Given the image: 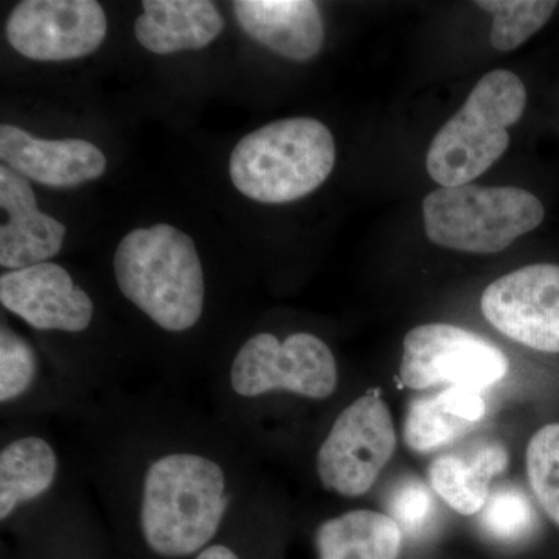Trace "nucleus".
<instances>
[{
  "mask_svg": "<svg viewBox=\"0 0 559 559\" xmlns=\"http://www.w3.org/2000/svg\"><path fill=\"white\" fill-rule=\"evenodd\" d=\"M314 544L318 559H399L403 532L389 514L352 510L323 521Z\"/></svg>",
  "mask_w": 559,
  "mask_h": 559,
  "instance_id": "aec40b11",
  "label": "nucleus"
},
{
  "mask_svg": "<svg viewBox=\"0 0 559 559\" xmlns=\"http://www.w3.org/2000/svg\"><path fill=\"white\" fill-rule=\"evenodd\" d=\"M509 465V452L496 441L468 452H450L430 463L429 485L439 498L463 516L480 513L491 495V481Z\"/></svg>",
  "mask_w": 559,
  "mask_h": 559,
  "instance_id": "6ab92c4d",
  "label": "nucleus"
},
{
  "mask_svg": "<svg viewBox=\"0 0 559 559\" xmlns=\"http://www.w3.org/2000/svg\"><path fill=\"white\" fill-rule=\"evenodd\" d=\"M535 510L520 488L500 487L491 491L480 511V527L499 543H518L528 535Z\"/></svg>",
  "mask_w": 559,
  "mask_h": 559,
  "instance_id": "5701e85b",
  "label": "nucleus"
},
{
  "mask_svg": "<svg viewBox=\"0 0 559 559\" xmlns=\"http://www.w3.org/2000/svg\"><path fill=\"white\" fill-rule=\"evenodd\" d=\"M0 159L25 179L55 189H69L100 178L106 156L81 139L43 140L11 124L0 127Z\"/></svg>",
  "mask_w": 559,
  "mask_h": 559,
  "instance_id": "4468645a",
  "label": "nucleus"
},
{
  "mask_svg": "<svg viewBox=\"0 0 559 559\" xmlns=\"http://www.w3.org/2000/svg\"><path fill=\"white\" fill-rule=\"evenodd\" d=\"M479 9L492 14L491 44L496 50L511 51L532 38L549 22L558 2L546 0H484Z\"/></svg>",
  "mask_w": 559,
  "mask_h": 559,
  "instance_id": "412c9836",
  "label": "nucleus"
},
{
  "mask_svg": "<svg viewBox=\"0 0 559 559\" xmlns=\"http://www.w3.org/2000/svg\"><path fill=\"white\" fill-rule=\"evenodd\" d=\"M485 412L480 393L460 385L418 396L412 400L404 418V443L418 454H429L466 436Z\"/></svg>",
  "mask_w": 559,
  "mask_h": 559,
  "instance_id": "a211bd4d",
  "label": "nucleus"
},
{
  "mask_svg": "<svg viewBox=\"0 0 559 559\" xmlns=\"http://www.w3.org/2000/svg\"><path fill=\"white\" fill-rule=\"evenodd\" d=\"M527 476L540 509L559 527V423L544 426L528 441Z\"/></svg>",
  "mask_w": 559,
  "mask_h": 559,
  "instance_id": "4be33fe9",
  "label": "nucleus"
},
{
  "mask_svg": "<svg viewBox=\"0 0 559 559\" xmlns=\"http://www.w3.org/2000/svg\"><path fill=\"white\" fill-rule=\"evenodd\" d=\"M114 280L120 296L168 336L191 333L205 318L207 285L197 245L168 224L131 230L119 242Z\"/></svg>",
  "mask_w": 559,
  "mask_h": 559,
  "instance_id": "7ed1b4c3",
  "label": "nucleus"
},
{
  "mask_svg": "<svg viewBox=\"0 0 559 559\" xmlns=\"http://www.w3.org/2000/svg\"><path fill=\"white\" fill-rule=\"evenodd\" d=\"M49 419L3 423L0 433V524L20 527L79 484L72 451L62 447Z\"/></svg>",
  "mask_w": 559,
  "mask_h": 559,
  "instance_id": "0eeeda50",
  "label": "nucleus"
},
{
  "mask_svg": "<svg viewBox=\"0 0 559 559\" xmlns=\"http://www.w3.org/2000/svg\"><path fill=\"white\" fill-rule=\"evenodd\" d=\"M142 7L135 38L156 55L204 49L224 28L223 16L209 0H145Z\"/></svg>",
  "mask_w": 559,
  "mask_h": 559,
  "instance_id": "f3484780",
  "label": "nucleus"
},
{
  "mask_svg": "<svg viewBox=\"0 0 559 559\" xmlns=\"http://www.w3.org/2000/svg\"><path fill=\"white\" fill-rule=\"evenodd\" d=\"M426 235L459 252L498 253L543 223V202L516 187H441L423 202Z\"/></svg>",
  "mask_w": 559,
  "mask_h": 559,
  "instance_id": "423d86ee",
  "label": "nucleus"
},
{
  "mask_svg": "<svg viewBox=\"0 0 559 559\" xmlns=\"http://www.w3.org/2000/svg\"><path fill=\"white\" fill-rule=\"evenodd\" d=\"M66 423L98 509L139 559H193L261 488L255 454L165 382L109 390Z\"/></svg>",
  "mask_w": 559,
  "mask_h": 559,
  "instance_id": "f257e3e1",
  "label": "nucleus"
},
{
  "mask_svg": "<svg viewBox=\"0 0 559 559\" xmlns=\"http://www.w3.org/2000/svg\"><path fill=\"white\" fill-rule=\"evenodd\" d=\"M336 143L322 121H272L245 135L230 154L235 189L263 204L299 201L318 190L334 168Z\"/></svg>",
  "mask_w": 559,
  "mask_h": 559,
  "instance_id": "20e7f679",
  "label": "nucleus"
},
{
  "mask_svg": "<svg viewBox=\"0 0 559 559\" xmlns=\"http://www.w3.org/2000/svg\"><path fill=\"white\" fill-rule=\"evenodd\" d=\"M0 207L9 215L0 227V266L25 270L60 253L64 224L40 212L28 179L7 165L0 167Z\"/></svg>",
  "mask_w": 559,
  "mask_h": 559,
  "instance_id": "2eb2a0df",
  "label": "nucleus"
},
{
  "mask_svg": "<svg viewBox=\"0 0 559 559\" xmlns=\"http://www.w3.org/2000/svg\"><path fill=\"white\" fill-rule=\"evenodd\" d=\"M340 384L336 356L314 333L257 331L213 367L210 412L253 452L275 401L325 403Z\"/></svg>",
  "mask_w": 559,
  "mask_h": 559,
  "instance_id": "f03ea898",
  "label": "nucleus"
},
{
  "mask_svg": "<svg viewBox=\"0 0 559 559\" xmlns=\"http://www.w3.org/2000/svg\"><path fill=\"white\" fill-rule=\"evenodd\" d=\"M242 31L293 61H308L322 50L325 25L311 0H237L231 3Z\"/></svg>",
  "mask_w": 559,
  "mask_h": 559,
  "instance_id": "dca6fc26",
  "label": "nucleus"
},
{
  "mask_svg": "<svg viewBox=\"0 0 559 559\" xmlns=\"http://www.w3.org/2000/svg\"><path fill=\"white\" fill-rule=\"evenodd\" d=\"M94 400L80 392L46 352L2 320L0 326V417L75 418Z\"/></svg>",
  "mask_w": 559,
  "mask_h": 559,
  "instance_id": "9d476101",
  "label": "nucleus"
},
{
  "mask_svg": "<svg viewBox=\"0 0 559 559\" xmlns=\"http://www.w3.org/2000/svg\"><path fill=\"white\" fill-rule=\"evenodd\" d=\"M389 516L401 532L417 538L436 518L437 502L433 489L419 477H406L393 487L388 500Z\"/></svg>",
  "mask_w": 559,
  "mask_h": 559,
  "instance_id": "b1692460",
  "label": "nucleus"
},
{
  "mask_svg": "<svg viewBox=\"0 0 559 559\" xmlns=\"http://www.w3.org/2000/svg\"><path fill=\"white\" fill-rule=\"evenodd\" d=\"M509 367L506 353L479 334L428 323L404 337L400 378L412 390L450 384L479 392L506 378Z\"/></svg>",
  "mask_w": 559,
  "mask_h": 559,
  "instance_id": "1a4fd4ad",
  "label": "nucleus"
},
{
  "mask_svg": "<svg viewBox=\"0 0 559 559\" xmlns=\"http://www.w3.org/2000/svg\"><path fill=\"white\" fill-rule=\"evenodd\" d=\"M525 106L527 90L516 73H487L430 143V178L441 187H459L484 175L509 150L507 130L521 120Z\"/></svg>",
  "mask_w": 559,
  "mask_h": 559,
  "instance_id": "39448f33",
  "label": "nucleus"
},
{
  "mask_svg": "<svg viewBox=\"0 0 559 559\" xmlns=\"http://www.w3.org/2000/svg\"><path fill=\"white\" fill-rule=\"evenodd\" d=\"M396 448L395 426L380 390L352 401L320 440L316 477L326 492L355 499L369 492Z\"/></svg>",
  "mask_w": 559,
  "mask_h": 559,
  "instance_id": "6e6552de",
  "label": "nucleus"
},
{
  "mask_svg": "<svg viewBox=\"0 0 559 559\" xmlns=\"http://www.w3.org/2000/svg\"><path fill=\"white\" fill-rule=\"evenodd\" d=\"M5 32L28 60L70 61L102 46L108 21L95 0H24L11 11Z\"/></svg>",
  "mask_w": 559,
  "mask_h": 559,
  "instance_id": "9b49d317",
  "label": "nucleus"
},
{
  "mask_svg": "<svg viewBox=\"0 0 559 559\" xmlns=\"http://www.w3.org/2000/svg\"><path fill=\"white\" fill-rule=\"evenodd\" d=\"M485 319L524 347L559 353V266L532 264L492 282L480 300Z\"/></svg>",
  "mask_w": 559,
  "mask_h": 559,
  "instance_id": "f8f14e48",
  "label": "nucleus"
},
{
  "mask_svg": "<svg viewBox=\"0 0 559 559\" xmlns=\"http://www.w3.org/2000/svg\"><path fill=\"white\" fill-rule=\"evenodd\" d=\"M193 559H246L240 547L231 540L229 530L224 528L218 538L200 551Z\"/></svg>",
  "mask_w": 559,
  "mask_h": 559,
  "instance_id": "393cba45",
  "label": "nucleus"
},
{
  "mask_svg": "<svg viewBox=\"0 0 559 559\" xmlns=\"http://www.w3.org/2000/svg\"><path fill=\"white\" fill-rule=\"evenodd\" d=\"M0 304L43 334L81 337L94 329L97 305L66 267L43 263L0 277Z\"/></svg>",
  "mask_w": 559,
  "mask_h": 559,
  "instance_id": "ddd939ff",
  "label": "nucleus"
}]
</instances>
